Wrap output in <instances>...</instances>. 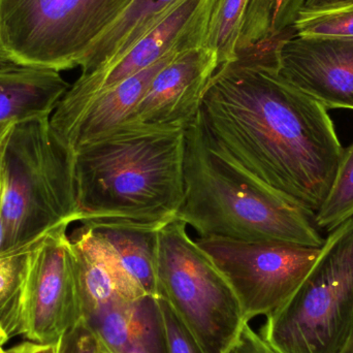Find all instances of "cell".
Wrapping results in <instances>:
<instances>
[{
	"label": "cell",
	"mask_w": 353,
	"mask_h": 353,
	"mask_svg": "<svg viewBox=\"0 0 353 353\" xmlns=\"http://www.w3.org/2000/svg\"><path fill=\"white\" fill-rule=\"evenodd\" d=\"M199 121L218 154L313 219L344 148L327 108L280 76L277 50L252 48L220 65Z\"/></svg>",
	"instance_id": "obj_1"
},
{
	"label": "cell",
	"mask_w": 353,
	"mask_h": 353,
	"mask_svg": "<svg viewBox=\"0 0 353 353\" xmlns=\"http://www.w3.org/2000/svg\"><path fill=\"white\" fill-rule=\"evenodd\" d=\"M185 132L123 123L72 157L79 223L165 225L184 199Z\"/></svg>",
	"instance_id": "obj_2"
},
{
	"label": "cell",
	"mask_w": 353,
	"mask_h": 353,
	"mask_svg": "<svg viewBox=\"0 0 353 353\" xmlns=\"http://www.w3.org/2000/svg\"><path fill=\"white\" fill-rule=\"evenodd\" d=\"M176 219L201 238L323 246L312 218L218 154L196 119L185 132L184 199Z\"/></svg>",
	"instance_id": "obj_3"
},
{
	"label": "cell",
	"mask_w": 353,
	"mask_h": 353,
	"mask_svg": "<svg viewBox=\"0 0 353 353\" xmlns=\"http://www.w3.org/2000/svg\"><path fill=\"white\" fill-rule=\"evenodd\" d=\"M4 250L23 248L54 228L79 222L72 157L50 117L17 122L0 179Z\"/></svg>",
	"instance_id": "obj_4"
},
{
	"label": "cell",
	"mask_w": 353,
	"mask_h": 353,
	"mask_svg": "<svg viewBox=\"0 0 353 353\" xmlns=\"http://www.w3.org/2000/svg\"><path fill=\"white\" fill-rule=\"evenodd\" d=\"M259 334L278 353H343L353 337V217L329 232L300 288Z\"/></svg>",
	"instance_id": "obj_5"
},
{
	"label": "cell",
	"mask_w": 353,
	"mask_h": 353,
	"mask_svg": "<svg viewBox=\"0 0 353 353\" xmlns=\"http://www.w3.org/2000/svg\"><path fill=\"white\" fill-rule=\"evenodd\" d=\"M159 296L165 299L203 353H225L245 319L232 286L175 219L159 230Z\"/></svg>",
	"instance_id": "obj_6"
},
{
	"label": "cell",
	"mask_w": 353,
	"mask_h": 353,
	"mask_svg": "<svg viewBox=\"0 0 353 353\" xmlns=\"http://www.w3.org/2000/svg\"><path fill=\"white\" fill-rule=\"evenodd\" d=\"M130 0H0V39L19 65L80 68Z\"/></svg>",
	"instance_id": "obj_7"
},
{
	"label": "cell",
	"mask_w": 353,
	"mask_h": 353,
	"mask_svg": "<svg viewBox=\"0 0 353 353\" xmlns=\"http://www.w3.org/2000/svg\"><path fill=\"white\" fill-rule=\"evenodd\" d=\"M223 274L247 321L283 306L319 259L321 248L282 242L195 239Z\"/></svg>",
	"instance_id": "obj_8"
},
{
	"label": "cell",
	"mask_w": 353,
	"mask_h": 353,
	"mask_svg": "<svg viewBox=\"0 0 353 353\" xmlns=\"http://www.w3.org/2000/svg\"><path fill=\"white\" fill-rule=\"evenodd\" d=\"M216 0H178L167 14L123 53L81 72L50 116L53 132L70 123L95 97L172 54L203 47Z\"/></svg>",
	"instance_id": "obj_9"
},
{
	"label": "cell",
	"mask_w": 353,
	"mask_h": 353,
	"mask_svg": "<svg viewBox=\"0 0 353 353\" xmlns=\"http://www.w3.org/2000/svg\"><path fill=\"white\" fill-rule=\"evenodd\" d=\"M68 228H54L25 253L21 335L28 341L56 345L83 319Z\"/></svg>",
	"instance_id": "obj_10"
},
{
	"label": "cell",
	"mask_w": 353,
	"mask_h": 353,
	"mask_svg": "<svg viewBox=\"0 0 353 353\" xmlns=\"http://www.w3.org/2000/svg\"><path fill=\"white\" fill-rule=\"evenodd\" d=\"M218 68L217 54L205 46L176 54L155 74L124 123L186 130L199 116Z\"/></svg>",
	"instance_id": "obj_11"
},
{
	"label": "cell",
	"mask_w": 353,
	"mask_h": 353,
	"mask_svg": "<svg viewBox=\"0 0 353 353\" xmlns=\"http://www.w3.org/2000/svg\"><path fill=\"white\" fill-rule=\"evenodd\" d=\"M278 72L327 110H353V39L286 37Z\"/></svg>",
	"instance_id": "obj_12"
},
{
	"label": "cell",
	"mask_w": 353,
	"mask_h": 353,
	"mask_svg": "<svg viewBox=\"0 0 353 353\" xmlns=\"http://www.w3.org/2000/svg\"><path fill=\"white\" fill-rule=\"evenodd\" d=\"M176 54L163 58L95 97L70 123L52 132L56 140L74 157L85 145L122 125L144 97L155 74Z\"/></svg>",
	"instance_id": "obj_13"
},
{
	"label": "cell",
	"mask_w": 353,
	"mask_h": 353,
	"mask_svg": "<svg viewBox=\"0 0 353 353\" xmlns=\"http://www.w3.org/2000/svg\"><path fill=\"white\" fill-rule=\"evenodd\" d=\"M70 238L76 261L83 317L118 302L147 296L116 263L88 226L81 224Z\"/></svg>",
	"instance_id": "obj_14"
},
{
	"label": "cell",
	"mask_w": 353,
	"mask_h": 353,
	"mask_svg": "<svg viewBox=\"0 0 353 353\" xmlns=\"http://www.w3.org/2000/svg\"><path fill=\"white\" fill-rule=\"evenodd\" d=\"M157 298L118 302L83 321L110 353H165Z\"/></svg>",
	"instance_id": "obj_15"
},
{
	"label": "cell",
	"mask_w": 353,
	"mask_h": 353,
	"mask_svg": "<svg viewBox=\"0 0 353 353\" xmlns=\"http://www.w3.org/2000/svg\"><path fill=\"white\" fill-rule=\"evenodd\" d=\"M70 85L56 70L0 66V124L50 117Z\"/></svg>",
	"instance_id": "obj_16"
},
{
	"label": "cell",
	"mask_w": 353,
	"mask_h": 353,
	"mask_svg": "<svg viewBox=\"0 0 353 353\" xmlns=\"http://www.w3.org/2000/svg\"><path fill=\"white\" fill-rule=\"evenodd\" d=\"M81 224L90 228L116 263L147 296L159 298L157 246L159 230L165 225L120 221Z\"/></svg>",
	"instance_id": "obj_17"
},
{
	"label": "cell",
	"mask_w": 353,
	"mask_h": 353,
	"mask_svg": "<svg viewBox=\"0 0 353 353\" xmlns=\"http://www.w3.org/2000/svg\"><path fill=\"white\" fill-rule=\"evenodd\" d=\"M178 0H130L91 46L81 66L90 72L128 50L150 30Z\"/></svg>",
	"instance_id": "obj_18"
},
{
	"label": "cell",
	"mask_w": 353,
	"mask_h": 353,
	"mask_svg": "<svg viewBox=\"0 0 353 353\" xmlns=\"http://www.w3.org/2000/svg\"><path fill=\"white\" fill-rule=\"evenodd\" d=\"M305 0H250L238 54L279 37L294 26Z\"/></svg>",
	"instance_id": "obj_19"
},
{
	"label": "cell",
	"mask_w": 353,
	"mask_h": 353,
	"mask_svg": "<svg viewBox=\"0 0 353 353\" xmlns=\"http://www.w3.org/2000/svg\"><path fill=\"white\" fill-rule=\"evenodd\" d=\"M250 0H216L210 17L205 47L217 54L219 66L234 61Z\"/></svg>",
	"instance_id": "obj_20"
},
{
	"label": "cell",
	"mask_w": 353,
	"mask_h": 353,
	"mask_svg": "<svg viewBox=\"0 0 353 353\" xmlns=\"http://www.w3.org/2000/svg\"><path fill=\"white\" fill-rule=\"evenodd\" d=\"M30 246L0 253V325L10 338L21 335L24 256Z\"/></svg>",
	"instance_id": "obj_21"
},
{
	"label": "cell",
	"mask_w": 353,
	"mask_h": 353,
	"mask_svg": "<svg viewBox=\"0 0 353 353\" xmlns=\"http://www.w3.org/2000/svg\"><path fill=\"white\" fill-rule=\"evenodd\" d=\"M353 217V143L344 149L333 182L313 221L330 232Z\"/></svg>",
	"instance_id": "obj_22"
},
{
	"label": "cell",
	"mask_w": 353,
	"mask_h": 353,
	"mask_svg": "<svg viewBox=\"0 0 353 353\" xmlns=\"http://www.w3.org/2000/svg\"><path fill=\"white\" fill-rule=\"evenodd\" d=\"M296 35L317 39H353V4L304 14L294 23Z\"/></svg>",
	"instance_id": "obj_23"
},
{
	"label": "cell",
	"mask_w": 353,
	"mask_h": 353,
	"mask_svg": "<svg viewBox=\"0 0 353 353\" xmlns=\"http://www.w3.org/2000/svg\"><path fill=\"white\" fill-rule=\"evenodd\" d=\"M163 325L165 353H203L165 299H157Z\"/></svg>",
	"instance_id": "obj_24"
},
{
	"label": "cell",
	"mask_w": 353,
	"mask_h": 353,
	"mask_svg": "<svg viewBox=\"0 0 353 353\" xmlns=\"http://www.w3.org/2000/svg\"><path fill=\"white\" fill-rule=\"evenodd\" d=\"M99 341L83 319L57 344V353H97Z\"/></svg>",
	"instance_id": "obj_25"
},
{
	"label": "cell",
	"mask_w": 353,
	"mask_h": 353,
	"mask_svg": "<svg viewBox=\"0 0 353 353\" xmlns=\"http://www.w3.org/2000/svg\"><path fill=\"white\" fill-rule=\"evenodd\" d=\"M225 353H278L255 332L249 323H245Z\"/></svg>",
	"instance_id": "obj_26"
},
{
	"label": "cell",
	"mask_w": 353,
	"mask_h": 353,
	"mask_svg": "<svg viewBox=\"0 0 353 353\" xmlns=\"http://www.w3.org/2000/svg\"><path fill=\"white\" fill-rule=\"evenodd\" d=\"M350 4H353V0H305L300 12L310 14V12H323V10H333V8H342Z\"/></svg>",
	"instance_id": "obj_27"
},
{
	"label": "cell",
	"mask_w": 353,
	"mask_h": 353,
	"mask_svg": "<svg viewBox=\"0 0 353 353\" xmlns=\"http://www.w3.org/2000/svg\"><path fill=\"white\" fill-rule=\"evenodd\" d=\"M4 353H57V344H39L32 341L23 342Z\"/></svg>",
	"instance_id": "obj_28"
},
{
	"label": "cell",
	"mask_w": 353,
	"mask_h": 353,
	"mask_svg": "<svg viewBox=\"0 0 353 353\" xmlns=\"http://www.w3.org/2000/svg\"><path fill=\"white\" fill-rule=\"evenodd\" d=\"M17 122H6L0 124V179H1L2 169H3L4 157H6V148L8 141L12 136V130Z\"/></svg>",
	"instance_id": "obj_29"
},
{
	"label": "cell",
	"mask_w": 353,
	"mask_h": 353,
	"mask_svg": "<svg viewBox=\"0 0 353 353\" xmlns=\"http://www.w3.org/2000/svg\"><path fill=\"white\" fill-rule=\"evenodd\" d=\"M8 64L14 63L12 62L10 53H8V52L6 51V48H4L1 39H0V66L8 65Z\"/></svg>",
	"instance_id": "obj_30"
},
{
	"label": "cell",
	"mask_w": 353,
	"mask_h": 353,
	"mask_svg": "<svg viewBox=\"0 0 353 353\" xmlns=\"http://www.w3.org/2000/svg\"><path fill=\"white\" fill-rule=\"evenodd\" d=\"M4 223L3 218H2L1 209H0V253L3 252L4 250Z\"/></svg>",
	"instance_id": "obj_31"
},
{
	"label": "cell",
	"mask_w": 353,
	"mask_h": 353,
	"mask_svg": "<svg viewBox=\"0 0 353 353\" xmlns=\"http://www.w3.org/2000/svg\"><path fill=\"white\" fill-rule=\"evenodd\" d=\"M10 339V336L4 331L3 327L0 325V353H4L3 345Z\"/></svg>",
	"instance_id": "obj_32"
},
{
	"label": "cell",
	"mask_w": 353,
	"mask_h": 353,
	"mask_svg": "<svg viewBox=\"0 0 353 353\" xmlns=\"http://www.w3.org/2000/svg\"><path fill=\"white\" fill-rule=\"evenodd\" d=\"M343 353H353V337L352 338V340H350V343H348V345L346 346L345 350H344Z\"/></svg>",
	"instance_id": "obj_33"
},
{
	"label": "cell",
	"mask_w": 353,
	"mask_h": 353,
	"mask_svg": "<svg viewBox=\"0 0 353 353\" xmlns=\"http://www.w3.org/2000/svg\"><path fill=\"white\" fill-rule=\"evenodd\" d=\"M97 353H110V352H108L107 350H105V348H103V347H101V346H99V352H97Z\"/></svg>",
	"instance_id": "obj_34"
}]
</instances>
